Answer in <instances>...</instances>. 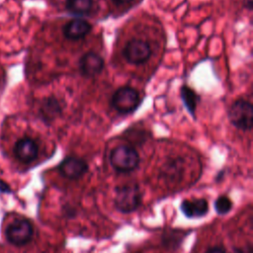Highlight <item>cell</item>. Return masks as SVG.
<instances>
[{
    "instance_id": "16",
    "label": "cell",
    "mask_w": 253,
    "mask_h": 253,
    "mask_svg": "<svg viewBox=\"0 0 253 253\" xmlns=\"http://www.w3.org/2000/svg\"><path fill=\"white\" fill-rule=\"evenodd\" d=\"M0 192L11 193V189H10L9 185L7 183H5L4 181H2V180H0Z\"/></svg>"
},
{
    "instance_id": "14",
    "label": "cell",
    "mask_w": 253,
    "mask_h": 253,
    "mask_svg": "<svg viewBox=\"0 0 253 253\" xmlns=\"http://www.w3.org/2000/svg\"><path fill=\"white\" fill-rule=\"evenodd\" d=\"M181 97L188 111L191 113L192 116H195V111L199 101V96L197 95V93L193 89L185 85L181 88Z\"/></svg>"
},
{
    "instance_id": "17",
    "label": "cell",
    "mask_w": 253,
    "mask_h": 253,
    "mask_svg": "<svg viewBox=\"0 0 253 253\" xmlns=\"http://www.w3.org/2000/svg\"><path fill=\"white\" fill-rule=\"evenodd\" d=\"M206 253H226V252H225V250L222 247L215 246V247L210 248Z\"/></svg>"
},
{
    "instance_id": "3",
    "label": "cell",
    "mask_w": 253,
    "mask_h": 253,
    "mask_svg": "<svg viewBox=\"0 0 253 253\" xmlns=\"http://www.w3.org/2000/svg\"><path fill=\"white\" fill-rule=\"evenodd\" d=\"M228 118L237 128L249 130L253 125V107L248 101L239 99L230 106Z\"/></svg>"
},
{
    "instance_id": "18",
    "label": "cell",
    "mask_w": 253,
    "mask_h": 253,
    "mask_svg": "<svg viewBox=\"0 0 253 253\" xmlns=\"http://www.w3.org/2000/svg\"><path fill=\"white\" fill-rule=\"evenodd\" d=\"M111 1L117 5H124V4H127V3L131 2L132 0H111Z\"/></svg>"
},
{
    "instance_id": "5",
    "label": "cell",
    "mask_w": 253,
    "mask_h": 253,
    "mask_svg": "<svg viewBox=\"0 0 253 253\" xmlns=\"http://www.w3.org/2000/svg\"><path fill=\"white\" fill-rule=\"evenodd\" d=\"M139 104V95L131 87L119 88L112 97V106L120 113L132 112Z\"/></svg>"
},
{
    "instance_id": "1",
    "label": "cell",
    "mask_w": 253,
    "mask_h": 253,
    "mask_svg": "<svg viewBox=\"0 0 253 253\" xmlns=\"http://www.w3.org/2000/svg\"><path fill=\"white\" fill-rule=\"evenodd\" d=\"M141 200V190L135 184L123 185L116 189L115 207L123 213H129L137 210Z\"/></svg>"
},
{
    "instance_id": "4",
    "label": "cell",
    "mask_w": 253,
    "mask_h": 253,
    "mask_svg": "<svg viewBox=\"0 0 253 253\" xmlns=\"http://www.w3.org/2000/svg\"><path fill=\"white\" fill-rule=\"evenodd\" d=\"M33 225L27 219H16L5 230L6 239L15 246H23L29 243L33 237Z\"/></svg>"
},
{
    "instance_id": "7",
    "label": "cell",
    "mask_w": 253,
    "mask_h": 253,
    "mask_svg": "<svg viewBox=\"0 0 253 253\" xmlns=\"http://www.w3.org/2000/svg\"><path fill=\"white\" fill-rule=\"evenodd\" d=\"M58 171L63 177L76 180L81 178L88 171V164L78 157H66L58 165Z\"/></svg>"
},
{
    "instance_id": "13",
    "label": "cell",
    "mask_w": 253,
    "mask_h": 253,
    "mask_svg": "<svg viewBox=\"0 0 253 253\" xmlns=\"http://www.w3.org/2000/svg\"><path fill=\"white\" fill-rule=\"evenodd\" d=\"M66 9L75 15H86L93 7V0H66Z\"/></svg>"
},
{
    "instance_id": "15",
    "label": "cell",
    "mask_w": 253,
    "mask_h": 253,
    "mask_svg": "<svg viewBox=\"0 0 253 253\" xmlns=\"http://www.w3.org/2000/svg\"><path fill=\"white\" fill-rule=\"evenodd\" d=\"M232 209V202L226 196L218 197L214 202V210L218 214H226Z\"/></svg>"
},
{
    "instance_id": "12",
    "label": "cell",
    "mask_w": 253,
    "mask_h": 253,
    "mask_svg": "<svg viewBox=\"0 0 253 253\" xmlns=\"http://www.w3.org/2000/svg\"><path fill=\"white\" fill-rule=\"evenodd\" d=\"M61 111H62L61 105L58 102V100L54 97L45 98L42 101V104L40 110L41 115L45 122H50L54 120L57 116L61 114Z\"/></svg>"
},
{
    "instance_id": "9",
    "label": "cell",
    "mask_w": 253,
    "mask_h": 253,
    "mask_svg": "<svg viewBox=\"0 0 253 253\" xmlns=\"http://www.w3.org/2000/svg\"><path fill=\"white\" fill-rule=\"evenodd\" d=\"M79 68L85 76L91 77L99 74L103 68H104V60L103 58L93 52H87L85 53L79 60Z\"/></svg>"
},
{
    "instance_id": "10",
    "label": "cell",
    "mask_w": 253,
    "mask_h": 253,
    "mask_svg": "<svg viewBox=\"0 0 253 253\" xmlns=\"http://www.w3.org/2000/svg\"><path fill=\"white\" fill-rule=\"evenodd\" d=\"M180 210L185 216L194 218L201 217L208 213L209 211V203L206 199H186L180 205Z\"/></svg>"
},
{
    "instance_id": "6",
    "label": "cell",
    "mask_w": 253,
    "mask_h": 253,
    "mask_svg": "<svg viewBox=\"0 0 253 253\" xmlns=\"http://www.w3.org/2000/svg\"><path fill=\"white\" fill-rule=\"evenodd\" d=\"M151 54L149 44L138 39L130 40L124 47L123 55L125 59L132 64H141L145 62Z\"/></svg>"
},
{
    "instance_id": "2",
    "label": "cell",
    "mask_w": 253,
    "mask_h": 253,
    "mask_svg": "<svg viewBox=\"0 0 253 253\" xmlns=\"http://www.w3.org/2000/svg\"><path fill=\"white\" fill-rule=\"evenodd\" d=\"M110 162L119 172H130L139 163V155L136 150L128 145H120L114 148L110 154Z\"/></svg>"
},
{
    "instance_id": "11",
    "label": "cell",
    "mask_w": 253,
    "mask_h": 253,
    "mask_svg": "<svg viewBox=\"0 0 253 253\" xmlns=\"http://www.w3.org/2000/svg\"><path fill=\"white\" fill-rule=\"evenodd\" d=\"M91 29L92 27L88 22L84 20L76 19V20L69 21L64 25L63 35L65 38L75 41L87 36L90 33Z\"/></svg>"
},
{
    "instance_id": "8",
    "label": "cell",
    "mask_w": 253,
    "mask_h": 253,
    "mask_svg": "<svg viewBox=\"0 0 253 253\" xmlns=\"http://www.w3.org/2000/svg\"><path fill=\"white\" fill-rule=\"evenodd\" d=\"M14 153L20 161L24 163H30L37 158L39 147L32 138L23 137L16 142L14 146Z\"/></svg>"
}]
</instances>
